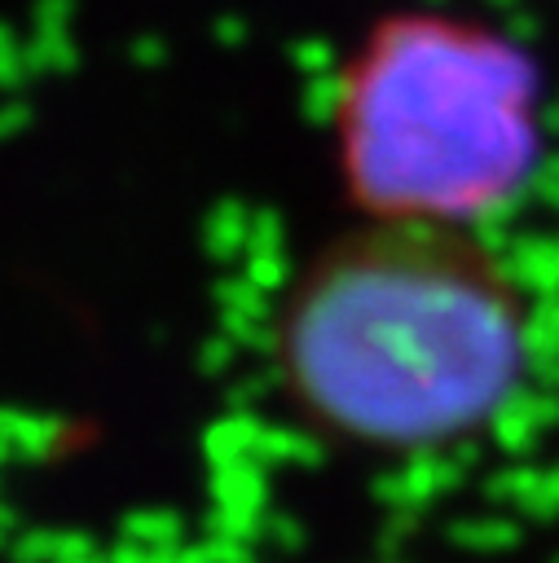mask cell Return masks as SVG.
Wrapping results in <instances>:
<instances>
[{
    "instance_id": "1",
    "label": "cell",
    "mask_w": 559,
    "mask_h": 563,
    "mask_svg": "<svg viewBox=\"0 0 559 563\" xmlns=\"http://www.w3.org/2000/svg\"><path fill=\"white\" fill-rule=\"evenodd\" d=\"M277 361L326 431L431 449L506 409L528 365V308L467 224L370 216L291 286Z\"/></svg>"
},
{
    "instance_id": "2",
    "label": "cell",
    "mask_w": 559,
    "mask_h": 563,
    "mask_svg": "<svg viewBox=\"0 0 559 563\" xmlns=\"http://www.w3.org/2000/svg\"><path fill=\"white\" fill-rule=\"evenodd\" d=\"M339 136L370 216L467 224L533 154L528 70L489 35L396 22L352 70Z\"/></svg>"
}]
</instances>
